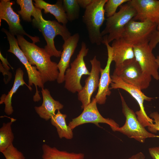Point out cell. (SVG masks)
Listing matches in <instances>:
<instances>
[{
  "label": "cell",
  "mask_w": 159,
  "mask_h": 159,
  "mask_svg": "<svg viewBox=\"0 0 159 159\" xmlns=\"http://www.w3.org/2000/svg\"><path fill=\"white\" fill-rule=\"evenodd\" d=\"M16 36L19 45L30 63L35 66L40 73L43 83L57 80L59 73L57 64L51 60L44 49L28 42L23 36Z\"/></svg>",
  "instance_id": "cell-1"
},
{
  "label": "cell",
  "mask_w": 159,
  "mask_h": 159,
  "mask_svg": "<svg viewBox=\"0 0 159 159\" xmlns=\"http://www.w3.org/2000/svg\"><path fill=\"white\" fill-rule=\"evenodd\" d=\"M32 16L33 25L41 32L46 42L44 48L46 52L51 57H59L62 52L56 49L54 39L57 35H60L64 41L71 36L66 25H61L55 20H45L42 17L41 10L36 7Z\"/></svg>",
  "instance_id": "cell-2"
},
{
  "label": "cell",
  "mask_w": 159,
  "mask_h": 159,
  "mask_svg": "<svg viewBox=\"0 0 159 159\" xmlns=\"http://www.w3.org/2000/svg\"><path fill=\"white\" fill-rule=\"evenodd\" d=\"M107 0H93L85 9L82 21L86 27L89 39L92 44L102 43L103 38L100 29L105 19L104 6Z\"/></svg>",
  "instance_id": "cell-3"
},
{
  "label": "cell",
  "mask_w": 159,
  "mask_h": 159,
  "mask_svg": "<svg viewBox=\"0 0 159 159\" xmlns=\"http://www.w3.org/2000/svg\"><path fill=\"white\" fill-rule=\"evenodd\" d=\"M119 8L117 12L106 19L105 27L101 32L102 37L106 35L108 43L121 37L125 26L136 14V10L128 1Z\"/></svg>",
  "instance_id": "cell-4"
},
{
  "label": "cell",
  "mask_w": 159,
  "mask_h": 159,
  "mask_svg": "<svg viewBox=\"0 0 159 159\" xmlns=\"http://www.w3.org/2000/svg\"><path fill=\"white\" fill-rule=\"evenodd\" d=\"M113 74L141 90L147 88L152 80V76L143 71L135 58L115 67Z\"/></svg>",
  "instance_id": "cell-5"
},
{
  "label": "cell",
  "mask_w": 159,
  "mask_h": 159,
  "mask_svg": "<svg viewBox=\"0 0 159 159\" xmlns=\"http://www.w3.org/2000/svg\"><path fill=\"white\" fill-rule=\"evenodd\" d=\"M89 49L85 43L82 42L81 48L77 57L70 64V67L67 69L65 73L64 88L69 92L74 93L80 92L83 87L80 80L83 75H89V71L86 65L84 58L88 53Z\"/></svg>",
  "instance_id": "cell-6"
},
{
  "label": "cell",
  "mask_w": 159,
  "mask_h": 159,
  "mask_svg": "<svg viewBox=\"0 0 159 159\" xmlns=\"http://www.w3.org/2000/svg\"><path fill=\"white\" fill-rule=\"evenodd\" d=\"M122 112L125 117V122L121 127L115 128L113 131L120 132L130 138H133L142 143L148 138H159V135L147 131L138 120L136 114L127 104L120 92Z\"/></svg>",
  "instance_id": "cell-7"
},
{
  "label": "cell",
  "mask_w": 159,
  "mask_h": 159,
  "mask_svg": "<svg viewBox=\"0 0 159 159\" xmlns=\"http://www.w3.org/2000/svg\"><path fill=\"white\" fill-rule=\"evenodd\" d=\"M6 35L10 47L8 50L16 56L24 65L28 77V85L31 91V86L34 85L36 88V92L33 97V101L36 102L40 101L41 98L37 90V86L42 89L44 88V85L40 73L35 66H32L29 62L24 53L19 46L17 39L14 35L12 34L6 29L3 30Z\"/></svg>",
  "instance_id": "cell-8"
},
{
  "label": "cell",
  "mask_w": 159,
  "mask_h": 159,
  "mask_svg": "<svg viewBox=\"0 0 159 159\" xmlns=\"http://www.w3.org/2000/svg\"><path fill=\"white\" fill-rule=\"evenodd\" d=\"M157 25L150 21H138L132 19L125 26L121 38L133 46L148 44Z\"/></svg>",
  "instance_id": "cell-9"
},
{
  "label": "cell",
  "mask_w": 159,
  "mask_h": 159,
  "mask_svg": "<svg viewBox=\"0 0 159 159\" xmlns=\"http://www.w3.org/2000/svg\"><path fill=\"white\" fill-rule=\"evenodd\" d=\"M112 82L110 89H121L130 94L137 102L140 110L135 112L137 117L140 123L145 127H150L153 123V120L146 114L144 109L145 101H150L153 98L146 96L139 88L124 82L117 76L112 74L111 75Z\"/></svg>",
  "instance_id": "cell-10"
},
{
  "label": "cell",
  "mask_w": 159,
  "mask_h": 159,
  "mask_svg": "<svg viewBox=\"0 0 159 159\" xmlns=\"http://www.w3.org/2000/svg\"><path fill=\"white\" fill-rule=\"evenodd\" d=\"M97 104L95 98L93 97L90 103L84 108L81 114L69 122L68 125L71 129L73 130L79 125L87 123H94L99 127H101L99 123H106L110 125L113 131L119 127V125L113 120L102 116L97 109Z\"/></svg>",
  "instance_id": "cell-11"
},
{
  "label": "cell",
  "mask_w": 159,
  "mask_h": 159,
  "mask_svg": "<svg viewBox=\"0 0 159 159\" xmlns=\"http://www.w3.org/2000/svg\"><path fill=\"white\" fill-rule=\"evenodd\" d=\"M14 1L9 0H1L0 1V26L1 20L6 21L9 25V32L14 35L27 36L35 43L39 41L37 37H33L26 32L20 23L19 15L13 10L12 6Z\"/></svg>",
  "instance_id": "cell-12"
},
{
  "label": "cell",
  "mask_w": 159,
  "mask_h": 159,
  "mask_svg": "<svg viewBox=\"0 0 159 159\" xmlns=\"http://www.w3.org/2000/svg\"><path fill=\"white\" fill-rule=\"evenodd\" d=\"M91 65L90 74L85 81V84L82 90L78 94V98L82 103V109L91 102L93 93L98 87L100 74L102 68L100 62L97 59L96 56L90 60Z\"/></svg>",
  "instance_id": "cell-13"
},
{
  "label": "cell",
  "mask_w": 159,
  "mask_h": 159,
  "mask_svg": "<svg viewBox=\"0 0 159 159\" xmlns=\"http://www.w3.org/2000/svg\"><path fill=\"white\" fill-rule=\"evenodd\" d=\"M133 47L135 59L143 71L158 80L159 65L148 43Z\"/></svg>",
  "instance_id": "cell-14"
},
{
  "label": "cell",
  "mask_w": 159,
  "mask_h": 159,
  "mask_svg": "<svg viewBox=\"0 0 159 159\" xmlns=\"http://www.w3.org/2000/svg\"><path fill=\"white\" fill-rule=\"evenodd\" d=\"M102 43L107 47V59L105 68L104 69L102 68L101 70L98 90L95 97L97 103L100 105L105 104L107 96H110L111 93L109 86L112 82L110 72L111 64L113 61L112 49L107 42L106 36L103 37Z\"/></svg>",
  "instance_id": "cell-15"
},
{
  "label": "cell",
  "mask_w": 159,
  "mask_h": 159,
  "mask_svg": "<svg viewBox=\"0 0 159 159\" xmlns=\"http://www.w3.org/2000/svg\"><path fill=\"white\" fill-rule=\"evenodd\" d=\"M136 12L135 21H150L157 24L159 19V0H129Z\"/></svg>",
  "instance_id": "cell-16"
},
{
  "label": "cell",
  "mask_w": 159,
  "mask_h": 159,
  "mask_svg": "<svg viewBox=\"0 0 159 159\" xmlns=\"http://www.w3.org/2000/svg\"><path fill=\"white\" fill-rule=\"evenodd\" d=\"M80 38L79 34L77 33L64 41L62 46L63 50L57 67L59 75L57 80V82L61 84L64 81V76L66 71L69 68L71 57L77 47Z\"/></svg>",
  "instance_id": "cell-17"
},
{
  "label": "cell",
  "mask_w": 159,
  "mask_h": 159,
  "mask_svg": "<svg viewBox=\"0 0 159 159\" xmlns=\"http://www.w3.org/2000/svg\"><path fill=\"white\" fill-rule=\"evenodd\" d=\"M41 92L43 98L42 104L40 106L35 107L34 108L41 118L47 121L55 114L56 110L63 109L64 105L53 98L48 89H42Z\"/></svg>",
  "instance_id": "cell-18"
},
{
  "label": "cell",
  "mask_w": 159,
  "mask_h": 159,
  "mask_svg": "<svg viewBox=\"0 0 159 159\" xmlns=\"http://www.w3.org/2000/svg\"><path fill=\"white\" fill-rule=\"evenodd\" d=\"M112 61L115 67L125 61L135 58L133 47L127 42L122 38L115 39L112 42Z\"/></svg>",
  "instance_id": "cell-19"
},
{
  "label": "cell",
  "mask_w": 159,
  "mask_h": 159,
  "mask_svg": "<svg viewBox=\"0 0 159 159\" xmlns=\"http://www.w3.org/2000/svg\"><path fill=\"white\" fill-rule=\"evenodd\" d=\"M35 6L41 10L43 9L45 14L50 13L54 15L58 22L65 25L68 22L67 15L64 9L63 0H57L52 4L42 0H34Z\"/></svg>",
  "instance_id": "cell-20"
},
{
  "label": "cell",
  "mask_w": 159,
  "mask_h": 159,
  "mask_svg": "<svg viewBox=\"0 0 159 159\" xmlns=\"http://www.w3.org/2000/svg\"><path fill=\"white\" fill-rule=\"evenodd\" d=\"M24 73L20 67L16 70L13 85L7 95L3 94L0 97V104L5 105L4 112L8 115H11L14 110L12 106L11 99L14 94L16 92L19 87L25 85L30 89L28 85L24 82L23 76Z\"/></svg>",
  "instance_id": "cell-21"
},
{
  "label": "cell",
  "mask_w": 159,
  "mask_h": 159,
  "mask_svg": "<svg viewBox=\"0 0 159 159\" xmlns=\"http://www.w3.org/2000/svg\"><path fill=\"white\" fill-rule=\"evenodd\" d=\"M43 159H84L83 153H69L65 151H60L55 147H52L46 144L42 146Z\"/></svg>",
  "instance_id": "cell-22"
},
{
  "label": "cell",
  "mask_w": 159,
  "mask_h": 159,
  "mask_svg": "<svg viewBox=\"0 0 159 159\" xmlns=\"http://www.w3.org/2000/svg\"><path fill=\"white\" fill-rule=\"evenodd\" d=\"M67 115L62 113L58 110L56 114L50 119L51 124L57 128V132L60 138H64L67 139H71L73 137L72 130H71L66 123L65 119Z\"/></svg>",
  "instance_id": "cell-23"
},
{
  "label": "cell",
  "mask_w": 159,
  "mask_h": 159,
  "mask_svg": "<svg viewBox=\"0 0 159 159\" xmlns=\"http://www.w3.org/2000/svg\"><path fill=\"white\" fill-rule=\"evenodd\" d=\"M15 120L11 118L10 122L3 123L2 126L0 128V152L1 153L13 144L14 136L11 125Z\"/></svg>",
  "instance_id": "cell-24"
},
{
  "label": "cell",
  "mask_w": 159,
  "mask_h": 159,
  "mask_svg": "<svg viewBox=\"0 0 159 159\" xmlns=\"http://www.w3.org/2000/svg\"><path fill=\"white\" fill-rule=\"evenodd\" d=\"M63 6L68 21H72L80 16V6L77 0H63Z\"/></svg>",
  "instance_id": "cell-25"
},
{
  "label": "cell",
  "mask_w": 159,
  "mask_h": 159,
  "mask_svg": "<svg viewBox=\"0 0 159 159\" xmlns=\"http://www.w3.org/2000/svg\"><path fill=\"white\" fill-rule=\"evenodd\" d=\"M17 3L20 7L21 9L17 11L22 19L28 22H31V17L32 16L36 9L32 0H17Z\"/></svg>",
  "instance_id": "cell-26"
},
{
  "label": "cell",
  "mask_w": 159,
  "mask_h": 159,
  "mask_svg": "<svg viewBox=\"0 0 159 159\" xmlns=\"http://www.w3.org/2000/svg\"><path fill=\"white\" fill-rule=\"evenodd\" d=\"M129 0H107L105 4L104 9L107 18L114 15L118 7L127 2Z\"/></svg>",
  "instance_id": "cell-27"
},
{
  "label": "cell",
  "mask_w": 159,
  "mask_h": 159,
  "mask_svg": "<svg viewBox=\"0 0 159 159\" xmlns=\"http://www.w3.org/2000/svg\"><path fill=\"white\" fill-rule=\"evenodd\" d=\"M6 159H25L23 154L12 144L2 152Z\"/></svg>",
  "instance_id": "cell-28"
},
{
  "label": "cell",
  "mask_w": 159,
  "mask_h": 159,
  "mask_svg": "<svg viewBox=\"0 0 159 159\" xmlns=\"http://www.w3.org/2000/svg\"><path fill=\"white\" fill-rule=\"evenodd\" d=\"M149 116L153 119L154 123L148 127V128L150 131L156 133L159 131V113L157 112H154L150 113Z\"/></svg>",
  "instance_id": "cell-29"
},
{
  "label": "cell",
  "mask_w": 159,
  "mask_h": 159,
  "mask_svg": "<svg viewBox=\"0 0 159 159\" xmlns=\"http://www.w3.org/2000/svg\"><path fill=\"white\" fill-rule=\"evenodd\" d=\"M159 42V30L157 29L152 34L148 44L149 47L152 50H153ZM156 61L159 65V55L157 56Z\"/></svg>",
  "instance_id": "cell-30"
},
{
  "label": "cell",
  "mask_w": 159,
  "mask_h": 159,
  "mask_svg": "<svg viewBox=\"0 0 159 159\" xmlns=\"http://www.w3.org/2000/svg\"><path fill=\"white\" fill-rule=\"evenodd\" d=\"M148 151L153 159H159V146L150 148Z\"/></svg>",
  "instance_id": "cell-31"
},
{
  "label": "cell",
  "mask_w": 159,
  "mask_h": 159,
  "mask_svg": "<svg viewBox=\"0 0 159 159\" xmlns=\"http://www.w3.org/2000/svg\"><path fill=\"white\" fill-rule=\"evenodd\" d=\"M0 71L2 73L4 76V77H5V75H7L8 76V78L5 83L6 84H7L11 79L12 77V73L10 72L8 70L4 68L2 64H1V62L0 63Z\"/></svg>",
  "instance_id": "cell-32"
},
{
  "label": "cell",
  "mask_w": 159,
  "mask_h": 159,
  "mask_svg": "<svg viewBox=\"0 0 159 159\" xmlns=\"http://www.w3.org/2000/svg\"><path fill=\"white\" fill-rule=\"evenodd\" d=\"M0 59L2 62V64L4 68L9 71L10 69V67H9L10 66L12 69H13V68L11 67L8 62L7 58H5L1 54V52H0Z\"/></svg>",
  "instance_id": "cell-33"
},
{
  "label": "cell",
  "mask_w": 159,
  "mask_h": 159,
  "mask_svg": "<svg viewBox=\"0 0 159 159\" xmlns=\"http://www.w3.org/2000/svg\"><path fill=\"white\" fill-rule=\"evenodd\" d=\"M80 6L86 9L93 1V0H77Z\"/></svg>",
  "instance_id": "cell-34"
},
{
  "label": "cell",
  "mask_w": 159,
  "mask_h": 159,
  "mask_svg": "<svg viewBox=\"0 0 159 159\" xmlns=\"http://www.w3.org/2000/svg\"><path fill=\"white\" fill-rule=\"evenodd\" d=\"M145 158L144 154L141 152H140L132 155L128 159H145Z\"/></svg>",
  "instance_id": "cell-35"
},
{
  "label": "cell",
  "mask_w": 159,
  "mask_h": 159,
  "mask_svg": "<svg viewBox=\"0 0 159 159\" xmlns=\"http://www.w3.org/2000/svg\"><path fill=\"white\" fill-rule=\"evenodd\" d=\"M157 24V30H159V19Z\"/></svg>",
  "instance_id": "cell-36"
}]
</instances>
